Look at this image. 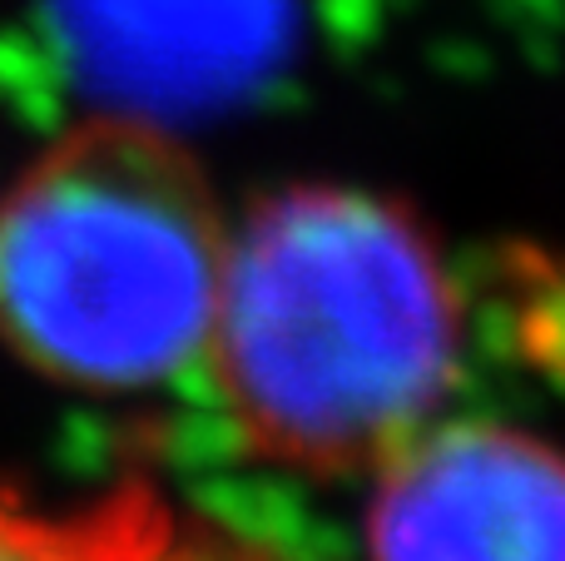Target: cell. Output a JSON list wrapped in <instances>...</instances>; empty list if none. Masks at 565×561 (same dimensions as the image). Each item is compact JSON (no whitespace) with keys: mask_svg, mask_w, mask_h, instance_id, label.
<instances>
[{"mask_svg":"<svg viewBox=\"0 0 565 561\" xmlns=\"http://www.w3.org/2000/svg\"><path fill=\"white\" fill-rule=\"evenodd\" d=\"M372 561H565V453L497 423H431L377 467Z\"/></svg>","mask_w":565,"mask_h":561,"instance_id":"3","label":"cell"},{"mask_svg":"<svg viewBox=\"0 0 565 561\" xmlns=\"http://www.w3.org/2000/svg\"><path fill=\"white\" fill-rule=\"evenodd\" d=\"M179 512L149 487L50 507L0 487V561H164Z\"/></svg>","mask_w":565,"mask_h":561,"instance_id":"4","label":"cell"},{"mask_svg":"<svg viewBox=\"0 0 565 561\" xmlns=\"http://www.w3.org/2000/svg\"><path fill=\"white\" fill-rule=\"evenodd\" d=\"M507 308L521 353L565 383V258L511 254L507 258Z\"/></svg>","mask_w":565,"mask_h":561,"instance_id":"5","label":"cell"},{"mask_svg":"<svg viewBox=\"0 0 565 561\" xmlns=\"http://www.w3.org/2000/svg\"><path fill=\"white\" fill-rule=\"evenodd\" d=\"M457 353L461 304L437 244L392 199L298 184L228 234L204 358L264 463L377 473L437 423Z\"/></svg>","mask_w":565,"mask_h":561,"instance_id":"1","label":"cell"},{"mask_svg":"<svg viewBox=\"0 0 565 561\" xmlns=\"http://www.w3.org/2000/svg\"><path fill=\"white\" fill-rule=\"evenodd\" d=\"M228 234L164 129L85 119L0 194V338L85 393L169 383L209 353Z\"/></svg>","mask_w":565,"mask_h":561,"instance_id":"2","label":"cell"}]
</instances>
